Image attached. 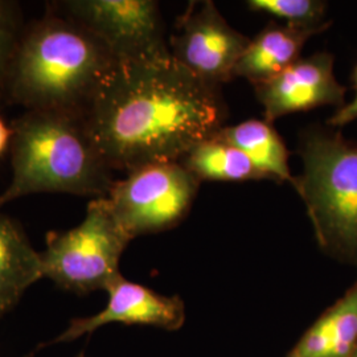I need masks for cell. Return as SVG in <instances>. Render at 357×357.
<instances>
[{
  "mask_svg": "<svg viewBox=\"0 0 357 357\" xmlns=\"http://www.w3.org/2000/svg\"><path fill=\"white\" fill-rule=\"evenodd\" d=\"M97 151L113 171L180 162L224 128L221 88L192 75L172 56L118 63L82 114Z\"/></svg>",
  "mask_w": 357,
  "mask_h": 357,
  "instance_id": "1",
  "label": "cell"
},
{
  "mask_svg": "<svg viewBox=\"0 0 357 357\" xmlns=\"http://www.w3.org/2000/svg\"><path fill=\"white\" fill-rule=\"evenodd\" d=\"M116 64L103 41L53 10L23 29L6 94L26 110L82 115Z\"/></svg>",
  "mask_w": 357,
  "mask_h": 357,
  "instance_id": "2",
  "label": "cell"
},
{
  "mask_svg": "<svg viewBox=\"0 0 357 357\" xmlns=\"http://www.w3.org/2000/svg\"><path fill=\"white\" fill-rule=\"evenodd\" d=\"M13 178L0 193V206L40 192L105 197L113 169L97 151L82 115L26 110L10 125Z\"/></svg>",
  "mask_w": 357,
  "mask_h": 357,
  "instance_id": "3",
  "label": "cell"
},
{
  "mask_svg": "<svg viewBox=\"0 0 357 357\" xmlns=\"http://www.w3.org/2000/svg\"><path fill=\"white\" fill-rule=\"evenodd\" d=\"M298 153L303 171L293 185L320 250L357 268V142L328 125L311 126L301 134Z\"/></svg>",
  "mask_w": 357,
  "mask_h": 357,
  "instance_id": "4",
  "label": "cell"
},
{
  "mask_svg": "<svg viewBox=\"0 0 357 357\" xmlns=\"http://www.w3.org/2000/svg\"><path fill=\"white\" fill-rule=\"evenodd\" d=\"M130 241L105 199H93L76 228L48 233L40 252L44 278L78 295L106 291L122 275L119 262Z\"/></svg>",
  "mask_w": 357,
  "mask_h": 357,
  "instance_id": "5",
  "label": "cell"
},
{
  "mask_svg": "<svg viewBox=\"0 0 357 357\" xmlns=\"http://www.w3.org/2000/svg\"><path fill=\"white\" fill-rule=\"evenodd\" d=\"M200 184L180 162L153 163L115 180L103 199L115 221L134 240L178 227L188 216Z\"/></svg>",
  "mask_w": 357,
  "mask_h": 357,
  "instance_id": "6",
  "label": "cell"
},
{
  "mask_svg": "<svg viewBox=\"0 0 357 357\" xmlns=\"http://www.w3.org/2000/svg\"><path fill=\"white\" fill-rule=\"evenodd\" d=\"M53 10L96 35L118 63L171 57L160 7L153 0H66Z\"/></svg>",
  "mask_w": 357,
  "mask_h": 357,
  "instance_id": "7",
  "label": "cell"
},
{
  "mask_svg": "<svg viewBox=\"0 0 357 357\" xmlns=\"http://www.w3.org/2000/svg\"><path fill=\"white\" fill-rule=\"evenodd\" d=\"M250 38L236 31L213 1L192 3L178 19L168 47L172 59L206 84L221 88L234 78V69Z\"/></svg>",
  "mask_w": 357,
  "mask_h": 357,
  "instance_id": "8",
  "label": "cell"
},
{
  "mask_svg": "<svg viewBox=\"0 0 357 357\" xmlns=\"http://www.w3.org/2000/svg\"><path fill=\"white\" fill-rule=\"evenodd\" d=\"M253 86L270 123L283 115L321 106L339 109L347 102V88L335 76V57L328 52L301 57L280 75Z\"/></svg>",
  "mask_w": 357,
  "mask_h": 357,
  "instance_id": "9",
  "label": "cell"
},
{
  "mask_svg": "<svg viewBox=\"0 0 357 357\" xmlns=\"http://www.w3.org/2000/svg\"><path fill=\"white\" fill-rule=\"evenodd\" d=\"M107 305L102 311L85 318L70 320L50 345L77 340L98 328L122 323L126 326H150L165 331H178L187 319L184 301L178 295H163L139 283L128 281L123 275L107 289Z\"/></svg>",
  "mask_w": 357,
  "mask_h": 357,
  "instance_id": "10",
  "label": "cell"
},
{
  "mask_svg": "<svg viewBox=\"0 0 357 357\" xmlns=\"http://www.w3.org/2000/svg\"><path fill=\"white\" fill-rule=\"evenodd\" d=\"M315 35L319 32L270 23L250 38L234 69V77H243L257 85L280 75L301 59L303 47Z\"/></svg>",
  "mask_w": 357,
  "mask_h": 357,
  "instance_id": "11",
  "label": "cell"
},
{
  "mask_svg": "<svg viewBox=\"0 0 357 357\" xmlns=\"http://www.w3.org/2000/svg\"><path fill=\"white\" fill-rule=\"evenodd\" d=\"M357 348V280L308 327L290 357H352Z\"/></svg>",
  "mask_w": 357,
  "mask_h": 357,
  "instance_id": "12",
  "label": "cell"
},
{
  "mask_svg": "<svg viewBox=\"0 0 357 357\" xmlns=\"http://www.w3.org/2000/svg\"><path fill=\"white\" fill-rule=\"evenodd\" d=\"M41 278L44 274L40 252L35 250L15 220L0 213V319Z\"/></svg>",
  "mask_w": 357,
  "mask_h": 357,
  "instance_id": "13",
  "label": "cell"
},
{
  "mask_svg": "<svg viewBox=\"0 0 357 357\" xmlns=\"http://www.w3.org/2000/svg\"><path fill=\"white\" fill-rule=\"evenodd\" d=\"M218 137L248 155L268 180L293 184L289 167L290 153L268 121L249 119L236 126H224L218 131Z\"/></svg>",
  "mask_w": 357,
  "mask_h": 357,
  "instance_id": "14",
  "label": "cell"
},
{
  "mask_svg": "<svg viewBox=\"0 0 357 357\" xmlns=\"http://www.w3.org/2000/svg\"><path fill=\"white\" fill-rule=\"evenodd\" d=\"M180 163L199 178L217 181L268 180L248 155L216 135L200 142Z\"/></svg>",
  "mask_w": 357,
  "mask_h": 357,
  "instance_id": "15",
  "label": "cell"
},
{
  "mask_svg": "<svg viewBox=\"0 0 357 357\" xmlns=\"http://www.w3.org/2000/svg\"><path fill=\"white\" fill-rule=\"evenodd\" d=\"M248 7L284 20L287 26L324 32L331 26L327 19L328 3L323 0H249Z\"/></svg>",
  "mask_w": 357,
  "mask_h": 357,
  "instance_id": "16",
  "label": "cell"
},
{
  "mask_svg": "<svg viewBox=\"0 0 357 357\" xmlns=\"http://www.w3.org/2000/svg\"><path fill=\"white\" fill-rule=\"evenodd\" d=\"M20 20L19 6L13 1L0 0V101L6 94L13 53L23 32Z\"/></svg>",
  "mask_w": 357,
  "mask_h": 357,
  "instance_id": "17",
  "label": "cell"
},
{
  "mask_svg": "<svg viewBox=\"0 0 357 357\" xmlns=\"http://www.w3.org/2000/svg\"><path fill=\"white\" fill-rule=\"evenodd\" d=\"M352 82L355 88V96L351 101L345 102L342 107L336 109L327 125L330 128H342L357 121V65L352 72Z\"/></svg>",
  "mask_w": 357,
  "mask_h": 357,
  "instance_id": "18",
  "label": "cell"
},
{
  "mask_svg": "<svg viewBox=\"0 0 357 357\" xmlns=\"http://www.w3.org/2000/svg\"><path fill=\"white\" fill-rule=\"evenodd\" d=\"M11 138H13V131L10 125L7 126L6 122L0 118V155L10 147Z\"/></svg>",
  "mask_w": 357,
  "mask_h": 357,
  "instance_id": "19",
  "label": "cell"
},
{
  "mask_svg": "<svg viewBox=\"0 0 357 357\" xmlns=\"http://www.w3.org/2000/svg\"><path fill=\"white\" fill-rule=\"evenodd\" d=\"M352 357H357V348H356V351H355V354H354V355H352Z\"/></svg>",
  "mask_w": 357,
  "mask_h": 357,
  "instance_id": "20",
  "label": "cell"
},
{
  "mask_svg": "<svg viewBox=\"0 0 357 357\" xmlns=\"http://www.w3.org/2000/svg\"><path fill=\"white\" fill-rule=\"evenodd\" d=\"M77 357H86V356H85V355H79V356H77Z\"/></svg>",
  "mask_w": 357,
  "mask_h": 357,
  "instance_id": "21",
  "label": "cell"
},
{
  "mask_svg": "<svg viewBox=\"0 0 357 357\" xmlns=\"http://www.w3.org/2000/svg\"><path fill=\"white\" fill-rule=\"evenodd\" d=\"M286 357H290V356H286Z\"/></svg>",
  "mask_w": 357,
  "mask_h": 357,
  "instance_id": "22",
  "label": "cell"
}]
</instances>
